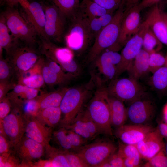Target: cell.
Masks as SVG:
<instances>
[{"label":"cell","mask_w":167,"mask_h":167,"mask_svg":"<svg viewBox=\"0 0 167 167\" xmlns=\"http://www.w3.org/2000/svg\"><path fill=\"white\" fill-rule=\"evenodd\" d=\"M95 85V77L93 75L88 83L68 88L59 106L63 115L60 128H66L73 122Z\"/></svg>","instance_id":"1"},{"label":"cell","mask_w":167,"mask_h":167,"mask_svg":"<svg viewBox=\"0 0 167 167\" xmlns=\"http://www.w3.org/2000/svg\"><path fill=\"white\" fill-rule=\"evenodd\" d=\"M96 89L87 110L101 134L112 136L110 112L107 87L100 78L96 79Z\"/></svg>","instance_id":"2"},{"label":"cell","mask_w":167,"mask_h":167,"mask_svg":"<svg viewBox=\"0 0 167 167\" xmlns=\"http://www.w3.org/2000/svg\"><path fill=\"white\" fill-rule=\"evenodd\" d=\"M127 11L125 0H122L111 21L101 29L95 38L88 54V59L89 62H93L103 51L116 42L119 36L122 20Z\"/></svg>","instance_id":"3"},{"label":"cell","mask_w":167,"mask_h":167,"mask_svg":"<svg viewBox=\"0 0 167 167\" xmlns=\"http://www.w3.org/2000/svg\"><path fill=\"white\" fill-rule=\"evenodd\" d=\"M78 10L72 16V22L65 39L68 48L73 51L80 52L86 49L95 38L88 19Z\"/></svg>","instance_id":"4"},{"label":"cell","mask_w":167,"mask_h":167,"mask_svg":"<svg viewBox=\"0 0 167 167\" xmlns=\"http://www.w3.org/2000/svg\"><path fill=\"white\" fill-rule=\"evenodd\" d=\"M2 13L14 38L30 46L36 42V32L17 10L8 7Z\"/></svg>","instance_id":"5"},{"label":"cell","mask_w":167,"mask_h":167,"mask_svg":"<svg viewBox=\"0 0 167 167\" xmlns=\"http://www.w3.org/2000/svg\"><path fill=\"white\" fill-rule=\"evenodd\" d=\"M117 149L112 142L99 139L86 144L75 152L89 167H98L115 153Z\"/></svg>","instance_id":"6"},{"label":"cell","mask_w":167,"mask_h":167,"mask_svg":"<svg viewBox=\"0 0 167 167\" xmlns=\"http://www.w3.org/2000/svg\"><path fill=\"white\" fill-rule=\"evenodd\" d=\"M109 96L130 104L144 98V90L138 81L131 78H116L107 87Z\"/></svg>","instance_id":"7"},{"label":"cell","mask_w":167,"mask_h":167,"mask_svg":"<svg viewBox=\"0 0 167 167\" xmlns=\"http://www.w3.org/2000/svg\"><path fill=\"white\" fill-rule=\"evenodd\" d=\"M40 50L47 58L57 63L65 72L78 76L80 72L74 59L73 51L68 48L59 47L51 41L41 39Z\"/></svg>","instance_id":"8"},{"label":"cell","mask_w":167,"mask_h":167,"mask_svg":"<svg viewBox=\"0 0 167 167\" xmlns=\"http://www.w3.org/2000/svg\"><path fill=\"white\" fill-rule=\"evenodd\" d=\"M11 111L3 120H0V134L9 138L13 148L25 134L27 116L15 107H11Z\"/></svg>","instance_id":"9"},{"label":"cell","mask_w":167,"mask_h":167,"mask_svg":"<svg viewBox=\"0 0 167 167\" xmlns=\"http://www.w3.org/2000/svg\"><path fill=\"white\" fill-rule=\"evenodd\" d=\"M18 41L7 54L18 78L29 70L38 62L39 56L31 46H21Z\"/></svg>","instance_id":"10"},{"label":"cell","mask_w":167,"mask_h":167,"mask_svg":"<svg viewBox=\"0 0 167 167\" xmlns=\"http://www.w3.org/2000/svg\"><path fill=\"white\" fill-rule=\"evenodd\" d=\"M41 4L45 15V32L47 40L61 42L65 32L66 17L54 5Z\"/></svg>","instance_id":"11"},{"label":"cell","mask_w":167,"mask_h":167,"mask_svg":"<svg viewBox=\"0 0 167 167\" xmlns=\"http://www.w3.org/2000/svg\"><path fill=\"white\" fill-rule=\"evenodd\" d=\"M141 11L137 4L127 11L122 23L118 39L109 49L117 51L137 33L142 24Z\"/></svg>","instance_id":"12"},{"label":"cell","mask_w":167,"mask_h":167,"mask_svg":"<svg viewBox=\"0 0 167 167\" xmlns=\"http://www.w3.org/2000/svg\"><path fill=\"white\" fill-rule=\"evenodd\" d=\"M148 27L144 21L141 24L137 33L127 42L121 53V59L117 66L116 78L127 70L129 66L143 46L145 32Z\"/></svg>","instance_id":"13"},{"label":"cell","mask_w":167,"mask_h":167,"mask_svg":"<svg viewBox=\"0 0 167 167\" xmlns=\"http://www.w3.org/2000/svg\"><path fill=\"white\" fill-rule=\"evenodd\" d=\"M13 148L21 162V167H32L34 161L40 159L44 155L45 150L42 144L26 136Z\"/></svg>","instance_id":"14"},{"label":"cell","mask_w":167,"mask_h":167,"mask_svg":"<svg viewBox=\"0 0 167 167\" xmlns=\"http://www.w3.org/2000/svg\"><path fill=\"white\" fill-rule=\"evenodd\" d=\"M127 111L128 119L132 124H148L155 116L156 107L152 100L143 98L130 104Z\"/></svg>","instance_id":"15"},{"label":"cell","mask_w":167,"mask_h":167,"mask_svg":"<svg viewBox=\"0 0 167 167\" xmlns=\"http://www.w3.org/2000/svg\"><path fill=\"white\" fill-rule=\"evenodd\" d=\"M155 128L148 124H124L116 128L115 136L122 143L136 145Z\"/></svg>","instance_id":"16"},{"label":"cell","mask_w":167,"mask_h":167,"mask_svg":"<svg viewBox=\"0 0 167 167\" xmlns=\"http://www.w3.org/2000/svg\"><path fill=\"white\" fill-rule=\"evenodd\" d=\"M76 133L87 140L93 139L101 134L87 109H83L73 122L65 128Z\"/></svg>","instance_id":"17"},{"label":"cell","mask_w":167,"mask_h":167,"mask_svg":"<svg viewBox=\"0 0 167 167\" xmlns=\"http://www.w3.org/2000/svg\"><path fill=\"white\" fill-rule=\"evenodd\" d=\"M53 128L40 122L34 115H27L25 133L27 137L41 143L45 147L49 144L53 135Z\"/></svg>","instance_id":"18"},{"label":"cell","mask_w":167,"mask_h":167,"mask_svg":"<svg viewBox=\"0 0 167 167\" xmlns=\"http://www.w3.org/2000/svg\"><path fill=\"white\" fill-rule=\"evenodd\" d=\"M163 137L157 128L150 132L135 146L142 159L148 160L164 148Z\"/></svg>","instance_id":"19"},{"label":"cell","mask_w":167,"mask_h":167,"mask_svg":"<svg viewBox=\"0 0 167 167\" xmlns=\"http://www.w3.org/2000/svg\"><path fill=\"white\" fill-rule=\"evenodd\" d=\"M22 15L33 28L41 39L47 40L45 32V13L41 4L36 2L30 3L28 8L24 9Z\"/></svg>","instance_id":"20"},{"label":"cell","mask_w":167,"mask_h":167,"mask_svg":"<svg viewBox=\"0 0 167 167\" xmlns=\"http://www.w3.org/2000/svg\"><path fill=\"white\" fill-rule=\"evenodd\" d=\"M145 21L162 43L167 46V28L161 14L158 3L151 7Z\"/></svg>","instance_id":"21"},{"label":"cell","mask_w":167,"mask_h":167,"mask_svg":"<svg viewBox=\"0 0 167 167\" xmlns=\"http://www.w3.org/2000/svg\"><path fill=\"white\" fill-rule=\"evenodd\" d=\"M121 59V54L117 51L106 49L93 62L100 73L105 76L114 74L117 71V66Z\"/></svg>","instance_id":"22"},{"label":"cell","mask_w":167,"mask_h":167,"mask_svg":"<svg viewBox=\"0 0 167 167\" xmlns=\"http://www.w3.org/2000/svg\"><path fill=\"white\" fill-rule=\"evenodd\" d=\"M149 56V54L143 49L140 50L127 70L130 77L138 81L150 71Z\"/></svg>","instance_id":"23"},{"label":"cell","mask_w":167,"mask_h":167,"mask_svg":"<svg viewBox=\"0 0 167 167\" xmlns=\"http://www.w3.org/2000/svg\"><path fill=\"white\" fill-rule=\"evenodd\" d=\"M109 101L111 125L116 129L125 124L128 119L127 109L122 101L109 95Z\"/></svg>","instance_id":"24"},{"label":"cell","mask_w":167,"mask_h":167,"mask_svg":"<svg viewBox=\"0 0 167 167\" xmlns=\"http://www.w3.org/2000/svg\"><path fill=\"white\" fill-rule=\"evenodd\" d=\"M39 89L28 87L20 84H16L6 95L11 104L18 103L35 98L38 96Z\"/></svg>","instance_id":"25"},{"label":"cell","mask_w":167,"mask_h":167,"mask_svg":"<svg viewBox=\"0 0 167 167\" xmlns=\"http://www.w3.org/2000/svg\"><path fill=\"white\" fill-rule=\"evenodd\" d=\"M69 88L64 87L55 91L43 94L36 97L38 110L43 109L59 107L62 100Z\"/></svg>","instance_id":"26"},{"label":"cell","mask_w":167,"mask_h":167,"mask_svg":"<svg viewBox=\"0 0 167 167\" xmlns=\"http://www.w3.org/2000/svg\"><path fill=\"white\" fill-rule=\"evenodd\" d=\"M61 115L59 107H51L38 110L35 117L43 124L53 128L59 124Z\"/></svg>","instance_id":"27"},{"label":"cell","mask_w":167,"mask_h":167,"mask_svg":"<svg viewBox=\"0 0 167 167\" xmlns=\"http://www.w3.org/2000/svg\"><path fill=\"white\" fill-rule=\"evenodd\" d=\"M78 10L88 18L98 17L107 13L113 12L102 7L92 0H83Z\"/></svg>","instance_id":"28"},{"label":"cell","mask_w":167,"mask_h":167,"mask_svg":"<svg viewBox=\"0 0 167 167\" xmlns=\"http://www.w3.org/2000/svg\"><path fill=\"white\" fill-rule=\"evenodd\" d=\"M9 31L5 18L1 13L0 17V47L4 49L7 54L18 40L9 34Z\"/></svg>","instance_id":"29"},{"label":"cell","mask_w":167,"mask_h":167,"mask_svg":"<svg viewBox=\"0 0 167 167\" xmlns=\"http://www.w3.org/2000/svg\"><path fill=\"white\" fill-rule=\"evenodd\" d=\"M117 152L123 159L132 160L135 167L140 166L142 158L135 145L126 144L121 141L119 142Z\"/></svg>","instance_id":"30"},{"label":"cell","mask_w":167,"mask_h":167,"mask_svg":"<svg viewBox=\"0 0 167 167\" xmlns=\"http://www.w3.org/2000/svg\"><path fill=\"white\" fill-rule=\"evenodd\" d=\"M45 148L46 157L52 162L54 167H70L62 149L53 147L49 144L45 146Z\"/></svg>","instance_id":"31"},{"label":"cell","mask_w":167,"mask_h":167,"mask_svg":"<svg viewBox=\"0 0 167 167\" xmlns=\"http://www.w3.org/2000/svg\"><path fill=\"white\" fill-rule=\"evenodd\" d=\"M143 46L149 54L158 52L162 48V43L148 25L144 35Z\"/></svg>","instance_id":"32"},{"label":"cell","mask_w":167,"mask_h":167,"mask_svg":"<svg viewBox=\"0 0 167 167\" xmlns=\"http://www.w3.org/2000/svg\"><path fill=\"white\" fill-rule=\"evenodd\" d=\"M152 86L159 91L167 89V66L161 67L153 73L150 79Z\"/></svg>","instance_id":"33"},{"label":"cell","mask_w":167,"mask_h":167,"mask_svg":"<svg viewBox=\"0 0 167 167\" xmlns=\"http://www.w3.org/2000/svg\"><path fill=\"white\" fill-rule=\"evenodd\" d=\"M41 73L45 83L50 86L64 84L71 81L52 70L46 63L41 68Z\"/></svg>","instance_id":"34"},{"label":"cell","mask_w":167,"mask_h":167,"mask_svg":"<svg viewBox=\"0 0 167 167\" xmlns=\"http://www.w3.org/2000/svg\"><path fill=\"white\" fill-rule=\"evenodd\" d=\"M53 135L56 142L61 149L75 152L74 148L68 134L67 129L60 127L58 130L53 132Z\"/></svg>","instance_id":"35"},{"label":"cell","mask_w":167,"mask_h":167,"mask_svg":"<svg viewBox=\"0 0 167 167\" xmlns=\"http://www.w3.org/2000/svg\"><path fill=\"white\" fill-rule=\"evenodd\" d=\"M67 17L72 16L78 11L79 4L76 0H52Z\"/></svg>","instance_id":"36"},{"label":"cell","mask_w":167,"mask_h":167,"mask_svg":"<svg viewBox=\"0 0 167 167\" xmlns=\"http://www.w3.org/2000/svg\"><path fill=\"white\" fill-rule=\"evenodd\" d=\"M45 83L41 73H34L25 76L18 78V84L28 87L39 89Z\"/></svg>","instance_id":"37"},{"label":"cell","mask_w":167,"mask_h":167,"mask_svg":"<svg viewBox=\"0 0 167 167\" xmlns=\"http://www.w3.org/2000/svg\"><path fill=\"white\" fill-rule=\"evenodd\" d=\"M143 167H167V156L164 148L148 160L143 165Z\"/></svg>","instance_id":"38"},{"label":"cell","mask_w":167,"mask_h":167,"mask_svg":"<svg viewBox=\"0 0 167 167\" xmlns=\"http://www.w3.org/2000/svg\"><path fill=\"white\" fill-rule=\"evenodd\" d=\"M149 71L152 74L165 64V58L158 52L149 54Z\"/></svg>","instance_id":"39"},{"label":"cell","mask_w":167,"mask_h":167,"mask_svg":"<svg viewBox=\"0 0 167 167\" xmlns=\"http://www.w3.org/2000/svg\"><path fill=\"white\" fill-rule=\"evenodd\" d=\"M14 72L13 68L9 60L0 58V81H10Z\"/></svg>","instance_id":"40"},{"label":"cell","mask_w":167,"mask_h":167,"mask_svg":"<svg viewBox=\"0 0 167 167\" xmlns=\"http://www.w3.org/2000/svg\"><path fill=\"white\" fill-rule=\"evenodd\" d=\"M62 150L70 167H89L88 165L75 152Z\"/></svg>","instance_id":"41"},{"label":"cell","mask_w":167,"mask_h":167,"mask_svg":"<svg viewBox=\"0 0 167 167\" xmlns=\"http://www.w3.org/2000/svg\"><path fill=\"white\" fill-rule=\"evenodd\" d=\"M21 162L13 151L5 155H0V167H20Z\"/></svg>","instance_id":"42"},{"label":"cell","mask_w":167,"mask_h":167,"mask_svg":"<svg viewBox=\"0 0 167 167\" xmlns=\"http://www.w3.org/2000/svg\"><path fill=\"white\" fill-rule=\"evenodd\" d=\"M92 0L105 9L113 12L119 8L122 1V0Z\"/></svg>","instance_id":"43"},{"label":"cell","mask_w":167,"mask_h":167,"mask_svg":"<svg viewBox=\"0 0 167 167\" xmlns=\"http://www.w3.org/2000/svg\"><path fill=\"white\" fill-rule=\"evenodd\" d=\"M11 105L10 100L6 97L0 101V120H2L10 112Z\"/></svg>","instance_id":"44"},{"label":"cell","mask_w":167,"mask_h":167,"mask_svg":"<svg viewBox=\"0 0 167 167\" xmlns=\"http://www.w3.org/2000/svg\"><path fill=\"white\" fill-rule=\"evenodd\" d=\"M11 146L10 143L4 136L0 134V155L8 154L13 151L11 150Z\"/></svg>","instance_id":"45"},{"label":"cell","mask_w":167,"mask_h":167,"mask_svg":"<svg viewBox=\"0 0 167 167\" xmlns=\"http://www.w3.org/2000/svg\"><path fill=\"white\" fill-rule=\"evenodd\" d=\"M16 84L11 81H0V101L6 97V95Z\"/></svg>","instance_id":"46"},{"label":"cell","mask_w":167,"mask_h":167,"mask_svg":"<svg viewBox=\"0 0 167 167\" xmlns=\"http://www.w3.org/2000/svg\"><path fill=\"white\" fill-rule=\"evenodd\" d=\"M88 19L90 30L95 39L98 34L102 29V27L98 17Z\"/></svg>","instance_id":"47"},{"label":"cell","mask_w":167,"mask_h":167,"mask_svg":"<svg viewBox=\"0 0 167 167\" xmlns=\"http://www.w3.org/2000/svg\"><path fill=\"white\" fill-rule=\"evenodd\" d=\"M111 167H124L123 158L115 152L108 159Z\"/></svg>","instance_id":"48"},{"label":"cell","mask_w":167,"mask_h":167,"mask_svg":"<svg viewBox=\"0 0 167 167\" xmlns=\"http://www.w3.org/2000/svg\"><path fill=\"white\" fill-rule=\"evenodd\" d=\"M6 3L11 8L19 4L23 9H25L29 7L30 3L28 0H6Z\"/></svg>","instance_id":"49"},{"label":"cell","mask_w":167,"mask_h":167,"mask_svg":"<svg viewBox=\"0 0 167 167\" xmlns=\"http://www.w3.org/2000/svg\"><path fill=\"white\" fill-rule=\"evenodd\" d=\"M114 15L113 12H110L98 17L103 28L108 25L111 21Z\"/></svg>","instance_id":"50"},{"label":"cell","mask_w":167,"mask_h":167,"mask_svg":"<svg viewBox=\"0 0 167 167\" xmlns=\"http://www.w3.org/2000/svg\"><path fill=\"white\" fill-rule=\"evenodd\" d=\"M161 0H142L137 5L139 9L142 10L150 7L153 5L159 3Z\"/></svg>","instance_id":"51"},{"label":"cell","mask_w":167,"mask_h":167,"mask_svg":"<svg viewBox=\"0 0 167 167\" xmlns=\"http://www.w3.org/2000/svg\"><path fill=\"white\" fill-rule=\"evenodd\" d=\"M32 167H54L52 162L49 159H40L37 161L33 162Z\"/></svg>","instance_id":"52"},{"label":"cell","mask_w":167,"mask_h":167,"mask_svg":"<svg viewBox=\"0 0 167 167\" xmlns=\"http://www.w3.org/2000/svg\"><path fill=\"white\" fill-rule=\"evenodd\" d=\"M157 128L161 136L167 138V124L165 122H161Z\"/></svg>","instance_id":"53"},{"label":"cell","mask_w":167,"mask_h":167,"mask_svg":"<svg viewBox=\"0 0 167 167\" xmlns=\"http://www.w3.org/2000/svg\"><path fill=\"white\" fill-rule=\"evenodd\" d=\"M140 0H125V6L127 10L130 9L133 6L138 4Z\"/></svg>","instance_id":"54"},{"label":"cell","mask_w":167,"mask_h":167,"mask_svg":"<svg viewBox=\"0 0 167 167\" xmlns=\"http://www.w3.org/2000/svg\"><path fill=\"white\" fill-rule=\"evenodd\" d=\"M163 114L165 122L167 124V103L163 108Z\"/></svg>","instance_id":"55"},{"label":"cell","mask_w":167,"mask_h":167,"mask_svg":"<svg viewBox=\"0 0 167 167\" xmlns=\"http://www.w3.org/2000/svg\"><path fill=\"white\" fill-rule=\"evenodd\" d=\"M98 167H111L108 161V159L100 164Z\"/></svg>","instance_id":"56"},{"label":"cell","mask_w":167,"mask_h":167,"mask_svg":"<svg viewBox=\"0 0 167 167\" xmlns=\"http://www.w3.org/2000/svg\"><path fill=\"white\" fill-rule=\"evenodd\" d=\"M161 14L162 17L165 22L167 28V14L161 10Z\"/></svg>","instance_id":"57"},{"label":"cell","mask_w":167,"mask_h":167,"mask_svg":"<svg viewBox=\"0 0 167 167\" xmlns=\"http://www.w3.org/2000/svg\"><path fill=\"white\" fill-rule=\"evenodd\" d=\"M164 149L166 155L167 156V143H166V145H165L164 147Z\"/></svg>","instance_id":"58"},{"label":"cell","mask_w":167,"mask_h":167,"mask_svg":"<svg viewBox=\"0 0 167 167\" xmlns=\"http://www.w3.org/2000/svg\"><path fill=\"white\" fill-rule=\"evenodd\" d=\"M6 2V0H0V3L1 4H3Z\"/></svg>","instance_id":"59"},{"label":"cell","mask_w":167,"mask_h":167,"mask_svg":"<svg viewBox=\"0 0 167 167\" xmlns=\"http://www.w3.org/2000/svg\"><path fill=\"white\" fill-rule=\"evenodd\" d=\"M165 65L166 66H167V53L166 54V55L165 57Z\"/></svg>","instance_id":"60"},{"label":"cell","mask_w":167,"mask_h":167,"mask_svg":"<svg viewBox=\"0 0 167 167\" xmlns=\"http://www.w3.org/2000/svg\"><path fill=\"white\" fill-rule=\"evenodd\" d=\"M77 2L79 4V0H76Z\"/></svg>","instance_id":"61"}]
</instances>
